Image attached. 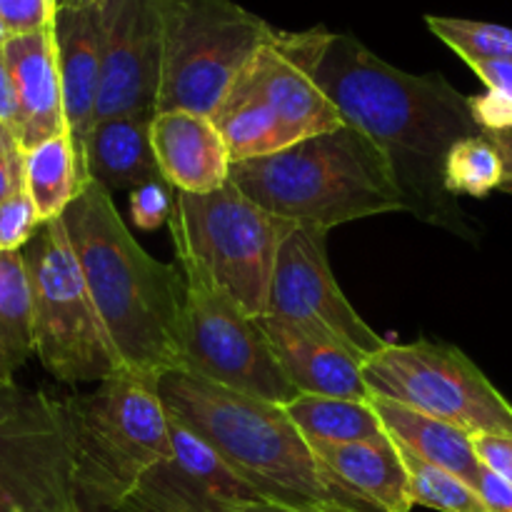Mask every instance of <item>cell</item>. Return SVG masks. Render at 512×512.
<instances>
[{
  "label": "cell",
  "mask_w": 512,
  "mask_h": 512,
  "mask_svg": "<svg viewBox=\"0 0 512 512\" xmlns=\"http://www.w3.org/2000/svg\"><path fill=\"white\" fill-rule=\"evenodd\" d=\"M20 253L33 295L35 355L43 368L68 385L103 383L123 373L63 218L40 225Z\"/></svg>",
  "instance_id": "7"
},
{
  "label": "cell",
  "mask_w": 512,
  "mask_h": 512,
  "mask_svg": "<svg viewBox=\"0 0 512 512\" xmlns=\"http://www.w3.org/2000/svg\"><path fill=\"white\" fill-rule=\"evenodd\" d=\"M123 370L158 380L185 363V275L143 250L120 218L113 195L90 180L63 215Z\"/></svg>",
  "instance_id": "2"
},
{
  "label": "cell",
  "mask_w": 512,
  "mask_h": 512,
  "mask_svg": "<svg viewBox=\"0 0 512 512\" xmlns=\"http://www.w3.org/2000/svg\"><path fill=\"white\" fill-rule=\"evenodd\" d=\"M473 488L488 512H512V483L500 478L490 468H485V465L480 468Z\"/></svg>",
  "instance_id": "35"
},
{
  "label": "cell",
  "mask_w": 512,
  "mask_h": 512,
  "mask_svg": "<svg viewBox=\"0 0 512 512\" xmlns=\"http://www.w3.org/2000/svg\"><path fill=\"white\" fill-rule=\"evenodd\" d=\"M18 390V385H15V388H0V418L13 408L15 398H18Z\"/></svg>",
  "instance_id": "42"
},
{
  "label": "cell",
  "mask_w": 512,
  "mask_h": 512,
  "mask_svg": "<svg viewBox=\"0 0 512 512\" xmlns=\"http://www.w3.org/2000/svg\"><path fill=\"white\" fill-rule=\"evenodd\" d=\"M295 223L255 205L238 185L193 195L170 188L168 230L180 265H193L245 313L268 310L275 260Z\"/></svg>",
  "instance_id": "6"
},
{
  "label": "cell",
  "mask_w": 512,
  "mask_h": 512,
  "mask_svg": "<svg viewBox=\"0 0 512 512\" xmlns=\"http://www.w3.org/2000/svg\"><path fill=\"white\" fill-rule=\"evenodd\" d=\"M170 418L215 450L250 488L280 503L355 510L283 405L220 388L188 370L155 380Z\"/></svg>",
  "instance_id": "3"
},
{
  "label": "cell",
  "mask_w": 512,
  "mask_h": 512,
  "mask_svg": "<svg viewBox=\"0 0 512 512\" xmlns=\"http://www.w3.org/2000/svg\"><path fill=\"white\" fill-rule=\"evenodd\" d=\"M130 218L140 230H158L170 220V188L168 183H145L130 190Z\"/></svg>",
  "instance_id": "33"
},
{
  "label": "cell",
  "mask_w": 512,
  "mask_h": 512,
  "mask_svg": "<svg viewBox=\"0 0 512 512\" xmlns=\"http://www.w3.org/2000/svg\"><path fill=\"white\" fill-rule=\"evenodd\" d=\"M180 270L185 275L183 370L250 398L278 405L293 400L298 390L280 368L260 320L198 268L180 265Z\"/></svg>",
  "instance_id": "10"
},
{
  "label": "cell",
  "mask_w": 512,
  "mask_h": 512,
  "mask_svg": "<svg viewBox=\"0 0 512 512\" xmlns=\"http://www.w3.org/2000/svg\"><path fill=\"white\" fill-rule=\"evenodd\" d=\"M230 512H355L338 505H313V503H280V500L258 498L250 503L235 505Z\"/></svg>",
  "instance_id": "38"
},
{
  "label": "cell",
  "mask_w": 512,
  "mask_h": 512,
  "mask_svg": "<svg viewBox=\"0 0 512 512\" xmlns=\"http://www.w3.org/2000/svg\"><path fill=\"white\" fill-rule=\"evenodd\" d=\"M163 78L155 113L210 115L225 100L273 25L235 0H158Z\"/></svg>",
  "instance_id": "8"
},
{
  "label": "cell",
  "mask_w": 512,
  "mask_h": 512,
  "mask_svg": "<svg viewBox=\"0 0 512 512\" xmlns=\"http://www.w3.org/2000/svg\"><path fill=\"white\" fill-rule=\"evenodd\" d=\"M213 120L233 163L265 158L288 148L278 115L238 85L228 90L220 108L213 113Z\"/></svg>",
  "instance_id": "26"
},
{
  "label": "cell",
  "mask_w": 512,
  "mask_h": 512,
  "mask_svg": "<svg viewBox=\"0 0 512 512\" xmlns=\"http://www.w3.org/2000/svg\"><path fill=\"white\" fill-rule=\"evenodd\" d=\"M153 118L155 113H130L95 123L85 155L90 180L103 185L110 195L163 180L150 135Z\"/></svg>",
  "instance_id": "21"
},
{
  "label": "cell",
  "mask_w": 512,
  "mask_h": 512,
  "mask_svg": "<svg viewBox=\"0 0 512 512\" xmlns=\"http://www.w3.org/2000/svg\"><path fill=\"white\" fill-rule=\"evenodd\" d=\"M370 403H373L375 413H378L380 423H383L385 433L393 440L395 448L415 455L425 463L450 470L458 478L468 480L470 485L475 483L483 463L475 453L473 435L445 423V420L430 418L420 410L395 403V400L370 395Z\"/></svg>",
  "instance_id": "22"
},
{
  "label": "cell",
  "mask_w": 512,
  "mask_h": 512,
  "mask_svg": "<svg viewBox=\"0 0 512 512\" xmlns=\"http://www.w3.org/2000/svg\"><path fill=\"white\" fill-rule=\"evenodd\" d=\"M20 143H18V135L13 133L10 128H5L3 123H0V155H10V153H18Z\"/></svg>",
  "instance_id": "40"
},
{
  "label": "cell",
  "mask_w": 512,
  "mask_h": 512,
  "mask_svg": "<svg viewBox=\"0 0 512 512\" xmlns=\"http://www.w3.org/2000/svg\"><path fill=\"white\" fill-rule=\"evenodd\" d=\"M258 498L263 495L210 445L173 420V450L143 475L118 512H230Z\"/></svg>",
  "instance_id": "15"
},
{
  "label": "cell",
  "mask_w": 512,
  "mask_h": 512,
  "mask_svg": "<svg viewBox=\"0 0 512 512\" xmlns=\"http://www.w3.org/2000/svg\"><path fill=\"white\" fill-rule=\"evenodd\" d=\"M95 123L130 113H155L163 78V18L158 0H110Z\"/></svg>",
  "instance_id": "14"
},
{
  "label": "cell",
  "mask_w": 512,
  "mask_h": 512,
  "mask_svg": "<svg viewBox=\"0 0 512 512\" xmlns=\"http://www.w3.org/2000/svg\"><path fill=\"white\" fill-rule=\"evenodd\" d=\"M483 80L485 93L470 98L475 120L483 130H512V58L468 63Z\"/></svg>",
  "instance_id": "30"
},
{
  "label": "cell",
  "mask_w": 512,
  "mask_h": 512,
  "mask_svg": "<svg viewBox=\"0 0 512 512\" xmlns=\"http://www.w3.org/2000/svg\"><path fill=\"white\" fill-rule=\"evenodd\" d=\"M55 45H58L60 80L68 135L78 153L80 168L88 175V138L95 128V108L100 90L105 15L100 8H58L55 13Z\"/></svg>",
  "instance_id": "16"
},
{
  "label": "cell",
  "mask_w": 512,
  "mask_h": 512,
  "mask_svg": "<svg viewBox=\"0 0 512 512\" xmlns=\"http://www.w3.org/2000/svg\"><path fill=\"white\" fill-rule=\"evenodd\" d=\"M283 408L308 443H365L388 435L370 400L298 393Z\"/></svg>",
  "instance_id": "24"
},
{
  "label": "cell",
  "mask_w": 512,
  "mask_h": 512,
  "mask_svg": "<svg viewBox=\"0 0 512 512\" xmlns=\"http://www.w3.org/2000/svg\"><path fill=\"white\" fill-rule=\"evenodd\" d=\"M473 440L480 463L512 483V435H478Z\"/></svg>",
  "instance_id": "34"
},
{
  "label": "cell",
  "mask_w": 512,
  "mask_h": 512,
  "mask_svg": "<svg viewBox=\"0 0 512 512\" xmlns=\"http://www.w3.org/2000/svg\"><path fill=\"white\" fill-rule=\"evenodd\" d=\"M150 135L160 175L168 188L203 195L223 188L230 180L233 160L210 115L163 110L155 113Z\"/></svg>",
  "instance_id": "17"
},
{
  "label": "cell",
  "mask_w": 512,
  "mask_h": 512,
  "mask_svg": "<svg viewBox=\"0 0 512 512\" xmlns=\"http://www.w3.org/2000/svg\"><path fill=\"white\" fill-rule=\"evenodd\" d=\"M25 190L38 210L40 223L63 218L85 185L90 183L80 168L78 153L68 133L55 135L35 148L23 150Z\"/></svg>",
  "instance_id": "23"
},
{
  "label": "cell",
  "mask_w": 512,
  "mask_h": 512,
  "mask_svg": "<svg viewBox=\"0 0 512 512\" xmlns=\"http://www.w3.org/2000/svg\"><path fill=\"white\" fill-rule=\"evenodd\" d=\"M110 3V0H55L58 8H100V5Z\"/></svg>",
  "instance_id": "41"
},
{
  "label": "cell",
  "mask_w": 512,
  "mask_h": 512,
  "mask_svg": "<svg viewBox=\"0 0 512 512\" xmlns=\"http://www.w3.org/2000/svg\"><path fill=\"white\" fill-rule=\"evenodd\" d=\"M400 458L408 470L413 505H423V508L438 512H488L468 480L433 463H425L415 455L403 453V450H400Z\"/></svg>",
  "instance_id": "28"
},
{
  "label": "cell",
  "mask_w": 512,
  "mask_h": 512,
  "mask_svg": "<svg viewBox=\"0 0 512 512\" xmlns=\"http://www.w3.org/2000/svg\"><path fill=\"white\" fill-rule=\"evenodd\" d=\"M425 25L465 63L512 58V28L508 25L445 15H425Z\"/></svg>",
  "instance_id": "29"
},
{
  "label": "cell",
  "mask_w": 512,
  "mask_h": 512,
  "mask_svg": "<svg viewBox=\"0 0 512 512\" xmlns=\"http://www.w3.org/2000/svg\"><path fill=\"white\" fill-rule=\"evenodd\" d=\"M370 395L395 400L468 435H512V405L453 345L388 343L363 363Z\"/></svg>",
  "instance_id": "9"
},
{
  "label": "cell",
  "mask_w": 512,
  "mask_h": 512,
  "mask_svg": "<svg viewBox=\"0 0 512 512\" xmlns=\"http://www.w3.org/2000/svg\"><path fill=\"white\" fill-rule=\"evenodd\" d=\"M503 183V160L495 145L483 135L458 140L445 158V190L450 195L485 198Z\"/></svg>",
  "instance_id": "27"
},
{
  "label": "cell",
  "mask_w": 512,
  "mask_h": 512,
  "mask_svg": "<svg viewBox=\"0 0 512 512\" xmlns=\"http://www.w3.org/2000/svg\"><path fill=\"white\" fill-rule=\"evenodd\" d=\"M0 512H23L20 510V505L10 498V493L5 490L3 483H0Z\"/></svg>",
  "instance_id": "43"
},
{
  "label": "cell",
  "mask_w": 512,
  "mask_h": 512,
  "mask_svg": "<svg viewBox=\"0 0 512 512\" xmlns=\"http://www.w3.org/2000/svg\"><path fill=\"white\" fill-rule=\"evenodd\" d=\"M18 98V140L30 150L68 133L55 30L13 35L3 48Z\"/></svg>",
  "instance_id": "18"
},
{
  "label": "cell",
  "mask_w": 512,
  "mask_h": 512,
  "mask_svg": "<svg viewBox=\"0 0 512 512\" xmlns=\"http://www.w3.org/2000/svg\"><path fill=\"white\" fill-rule=\"evenodd\" d=\"M315 458L360 512H410L408 470L385 435L365 443H310Z\"/></svg>",
  "instance_id": "19"
},
{
  "label": "cell",
  "mask_w": 512,
  "mask_h": 512,
  "mask_svg": "<svg viewBox=\"0 0 512 512\" xmlns=\"http://www.w3.org/2000/svg\"><path fill=\"white\" fill-rule=\"evenodd\" d=\"M35 355L33 295L23 253H0V388Z\"/></svg>",
  "instance_id": "25"
},
{
  "label": "cell",
  "mask_w": 512,
  "mask_h": 512,
  "mask_svg": "<svg viewBox=\"0 0 512 512\" xmlns=\"http://www.w3.org/2000/svg\"><path fill=\"white\" fill-rule=\"evenodd\" d=\"M0 483L23 512H80L63 400L18 390L0 418Z\"/></svg>",
  "instance_id": "12"
},
{
  "label": "cell",
  "mask_w": 512,
  "mask_h": 512,
  "mask_svg": "<svg viewBox=\"0 0 512 512\" xmlns=\"http://www.w3.org/2000/svg\"><path fill=\"white\" fill-rule=\"evenodd\" d=\"M63 405L80 512H118L173 450V420L155 380L123 370Z\"/></svg>",
  "instance_id": "5"
},
{
  "label": "cell",
  "mask_w": 512,
  "mask_h": 512,
  "mask_svg": "<svg viewBox=\"0 0 512 512\" xmlns=\"http://www.w3.org/2000/svg\"><path fill=\"white\" fill-rule=\"evenodd\" d=\"M38 210L28 190L10 195L0 203V253H20L40 228Z\"/></svg>",
  "instance_id": "31"
},
{
  "label": "cell",
  "mask_w": 512,
  "mask_h": 512,
  "mask_svg": "<svg viewBox=\"0 0 512 512\" xmlns=\"http://www.w3.org/2000/svg\"><path fill=\"white\" fill-rule=\"evenodd\" d=\"M315 80L345 123L385 155L405 213L460 233L463 213L445 190V158L458 140L483 130L470 98L440 73H405L345 33L328 35Z\"/></svg>",
  "instance_id": "1"
},
{
  "label": "cell",
  "mask_w": 512,
  "mask_h": 512,
  "mask_svg": "<svg viewBox=\"0 0 512 512\" xmlns=\"http://www.w3.org/2000/svg\"><path fill=\"white\" fill-rule=\"evenodd\" d=\"M58 5L55 0H0V18L10 35H28L53 28Z\"/></svg>",
  "instance_id": "32"
},
{
  "label": "cell",
  "mask_w": 512,
  "mask_h": 512,
  "mask_svg": "<svg viewBox=\"0 0 512 512\" xmlns=\"http://www.w3.org/2000/svg\"><path fill=\"white\" fill-rule=\"evenodd\" d=\"M265 315L340 345L360 363L388 345L345 298L328 263V230L313 225L295 223L285 235Z\"/></svg>",
  "instance_id": "11"
},
{
  "label": "cell",
  "mask_w": 512,
  "mask_h": 512,
  "mask_svg": "<svg viewBox=\"0 0 512 512\" xmlns=\"http://www.w3.org/2000/svg\"><path fill=\"white\" fill-rule=\"evenodd\" d=\"M258 320L273 345L280 368L298 393L370 400L363 363L355 355L273 315H263Z\"/></svg>",
  "instance_id": "20"
},
{
  "label": "cell",
  "mask_w": 512,
  "mask_h": 512,
  "mask_svg": "<svg viewBox=\"0 0 512 512\" xmlns=\"http://www.w3.org/2000/svg\"><path fill=\"white\" fill-rule=\"evenodd\" d=\"M230 183L268 213L328 233L353 220L405 213L385 155L348 123L265 158L233 163Z\"/></svg>",
  "instance_id": "4"
},
{
  "label": "cell",
  "mask_w": 512,
  "mask_h": 512,
  "mask_svg": "<svg viewBox=\"0 0 512 512\" xmlns=\"http://www.w3.org/2000/svg\"><path fill=\"white\" fill-rule=\"evenodd\" d=\"M13 38V35H10V30L5 28V23H3V18H0V48H5V43H8V40Z\"/></svg>",
  "instance_id": "44"
},
{
  "label": "cell",
  "mask_w": 512,
  "mask_h": 512,
  "mask_svg": "<svg viewBox=\"0 0 512 512\" xmlns=\"http://www.w3.org/2000/svg\"><path fill=\"white\" fill-rule=\"evenodd\" d=\"M0 123L18 135V98H15L13 75H10L3 48H0Z\"/></svg>",
  "instance_id": "36"
},
{
  "label": "cell",
  "mask_w": 512,
  "mask_h": 512,
  "mask_svg": "<svg viewBox=\"0 0 512 512\" xmlns=\"http://www.w3.org/2000/svg\"><path fill=\"white\" fill-rule=\"evenodd\" d=\"M25 190V158L23 150L10 155H0V203L10 195Z\"/></svg>",
  "instance_id": "37"
},
{
  "label": "cell",
  "mask_w": 512,
  "mask_h": 512,
  "mask_svg": "<svg viewBox=\"0 0 512 512\" xmlns=\"http://www.w3.org/2000/svg\"><path fill=\"white\" fill-rule=\"evenodd\" d=\"M330 30H278L268 35L233 85L268 105L283 125L285 145L343 128L345 120L315 80Z\"/></svg>",
  "instance_id": "13"
},
{
  "label": "cell",
  "mask_w": 512,
  "mask_h": 512,
  "mask_svg": "<svg viewBox=\"0 0 512 512\" xmlns=\"http://www.w3.org/2000/svg\"><path fill=\"white\" fill-rule=\"evenodd\" d=\"M485 138L495 145L503 160V183L500 190L512 195V130H483Z\"/></svg>",
  "instance_id": "39"
}]
</instances>
